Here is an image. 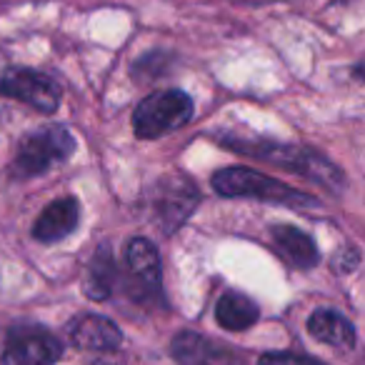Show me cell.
I'll return each instance as SVG.
<instances>
[{
	"mask_svg": "<svg viewBox=\"0 0 365 365\" xmlns=\"http://www.w3.org/2000/svg\"><path fill=\"white\" fill-rule=\"evenodd\" d=\"M213 188L218 195L225 198H255L265 200V203L275 205H288V208H313L318 205V198L300 190L290 188L285 182H278L273 178L263 175L250 168H225V170L215 173Z\"/></svg>",
	"mask_w": 365,
	"mask_h": 365,
	"instance_id": "obj_1",
	"label": "cell"
},
{
	"mask_svg": "<svg viewBox=\"0 0 365 365\" xmlns=\"http://www.w3.org/2000/svg\"><path fill=\"white\" fill-rule=\"evenodd\" d=\"M193 118V101L182 91H158L138 103L133 113V128L143 140L155 138L182 128Z\"/></svg>",
	"mask_w": 365,
	"mask_h": 365,
	"instance_id": "obj_2",
	"label": "cell"
},
{
	"mask_svg": "<svg viewBox=\"0 0 365 365\" xmlns=\"http://www.w3.org/2000/svg\"><path fill=\"white\" fill-rule=\"evenodd\" d=\"M76 150L73 135L61 125H46L21 143L16 168L21 175H41L56 163H66Z\"/></svg>",
	"mask_w": 365,
	"mask_h": 365,
	"instance_id": "obj_3",
	"label": "cell"
},
{
	"mask_svg": "<svg viewBox=\"0 0 365 365\" xmlns=\"http://www.w3.org/2000/svg\"><path fill=\"white\" fill-rule=\"evenodd\" d=\"M63 343L41 325L21 323L11 328L0 365H53L61 360Z\"/></svg>",
	"mask_w": 365,
	"mask_h": 365,
	"instance_id": "obj_4",
	"label": "cell"
},
{
	"mask_svg": "<svg viewBox=\"0 0 365 365\" xmlns=\"http://www.w3.org/2000/svg\"><path fill=\"white\" fill-rule=\"evenodd\" d=\"M233 150L250 153V155H258V158H268L273 165L288 168V170L300 173V175H308V178H313V180L323 182V185H330V188H340V182H343V175H340L338 168L330 160H325V158H320L318 153L308 150V148L268 145V143H260V148L238 145V148H233Z\"/></svg>",
	"mask_w": 365,
	"mask_h": 365,
	"instance_id": "obj_5",
	"label": "cell"
},
{
	"mask_svg": "<svg viewBox=\"0 0 365 365\" xmlns=\"http://www.w3.org/2000/svg\"><path fill=\"white\" fill-rule=\"evenodd\" d=\"M0 93L8 98H16L28 106L38 108L43 113L58 110L61 103V88L53 78L43 76L38 71H26V68H13L0 78Z\"/></svg>",
	"mask_w": 365,
	"mask_h": 365,
	"instance_id": "obj_6",
	"label": "cell"
},
{
	"mask_svg": "<svg viewBox=\"0 0 365 365\" xmlns=\"http://www.w3.org/2000/svg\"><path fill=\"white\" fill-rule=\"evenodd\" d=\"M173 358L180 365H240V360L228 348H220L215 340L198 333H178L173 338Z\"/></svg>",
	"mask_w": 365,
	"mask_h": 365,
	"instance_id": "obj_7",
	"label": "cell"
},
{
	"mask_svg": "<svg viewBox=\"0 0 365 365\" xmlns=\"http://www.w3.org/2000/svg\"><path fill=\"white\" fill-rule=\"evenodd\" d=\"M73 345L86 350H115L123 343V333L113 320L96 313L78 315L68 328Z\"/></svg>",
	"mask_w": 365,
	"mask_h": 365,
	"instance_id": "obj_8",
	"label": "cell"
},
{
	"mask_svg": "<svg viewBox=\"0 0 365 365\" xmlns=\"http://www.w3.org/2000/svg\"><path fill=\"white\" fill-rule=\"evenodd\" d=\"M78 218H81V208H78L76 198H61L43 210L33 228V235L41 243H56L76 230Z\"/></svg>",
	"mask_w": 365,
	"mask_h": 365,
	"instance_id": "obj_9",
	"label": "cell"
},
{
	"mask_svg": "<svg viewBox=\"0 0 365 365\" xmlns=\"http://www.w3.org/2000/svg\"><path fill=\"white\" fill-rule=\"evenodd\" d=\"M195 203H198V193L190 185V180H178V185L165 182L163 185V198L158 200V213H160L163 220V230L165 233L175 230L190 215Z\"/></svg>",
	"mask_w": 365,
	"mask_h": 365,
	"instance_id": "obj_10",
	"label": "cell"
},
{
	"mask_svg": "<svg viewBox=\"0 0 365 365\" xmlns=\"http://www.w3.org/2000/svg\"><path fill=\"white\" fill-rule=\"evenodd\" d=\"M125 260L138 285L150 288L155 295H160V255H158L155 245L148 243L145 238L130 240L125 248Z\"/></svg>",
	"mask_w": 365,
	"mask_h": 365,
	"instance_id": "obj_11",
	"label": "cell"
},
{
	"mask_svg": "<svg viewBox=\"0 0 365 365\" xmlns=\"http://www.w3.org/2000/svg\"><path fill=\"white\" fill-rule=\"evenodd\" d=\"M308 330L315 340L325 345H333L340 350L355 348V328L345 315L335 310H315L308 320Z\"/></svg>",
	"mask_w": 365,
	"mask_h": 365,
	"instance_id": "obj_12",
	"label": "cell"
},
{
	"mask_svg": "<svg viewBox=\"0 0 365 365\" xmlns=\"http://www.w3.org/2000/svg\"><path fill=\"white\" fill-rule=\"evenodd\" d=\"M273 235V245L283 258H288L295 268H313L318 263V248H315L313 238L305 235L303 230L293 228V225H275L270 230Z\"/></svg>",
	"mask_w": 365,
	"mask_h": 365,
	"instance_id": "obj_13",
	"label": "cell"
},
{
	"mask_svg": "<svg viewBox=\"0 0 365 365\" xmlns=\"http://www.w3.org/2000/svg\"><path fill=\"white\" fill-rule=\"evenodd\" d=\"M260 310L258 305L250 298L240 293H225L223 298L215 305V318L223 325L225 330H233V333H240V330H248L250 325H255Z\"/></svg>",
	"mask_w": 365,
	"mask_h": 365,
	"instance_id": "obj_14",
	"label": "cell"
},
{
	"mask_svg": "<svg viewBox=\"0 0 365 365\" xmlns=\"http://www.w3.org/2000/svg\"><path fill=\"white\" fill-rule=\"evenodd\" d=\"M115 278L118 270L113 263V253L108 245H101L98 253L93 255L91 265H88V275H86V293L93 300H106L110 298L113 288H115Z\"/></svg>",
	"mask_w": 365,
	"mask_h": 365,
	"instance_id": "obj_15",
	"label": "cell"
},
{
	"mask_svg": "<svg viewBox=\"0 0 365 365\" xmlns=\"http://www.w3.org/2000/svg\"><path fill=\"white\" fill-rule=\"evenodd\" d=\"M258 365H325V363L298 353H265L258 360Z\"/></svg>",
	"mask_w": 365,
	"mask_h": 365,
	"instance_id": "obj_16",
	"label": "cell"
}]
</instances>
